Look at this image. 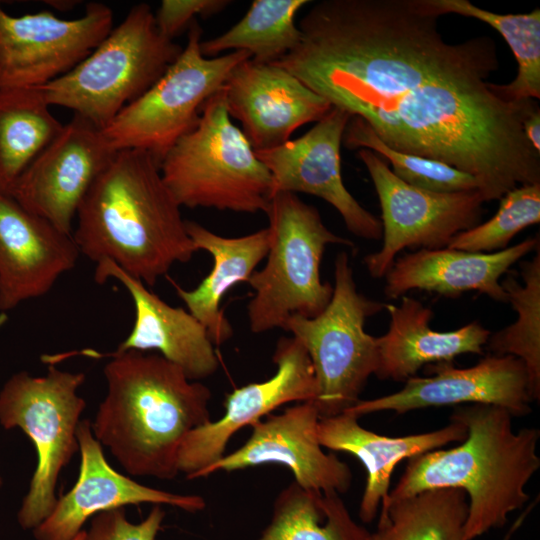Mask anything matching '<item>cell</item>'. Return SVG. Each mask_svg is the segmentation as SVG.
Listing matches in <instances>:
<instances>
[{"instance_id": "cb8c5ba5", "label": "cell", "mask_w": 540, "mask_h": 540, "mask_svg": "<svg viewBox=\"0 0 540 540\" xmlns=\"http://www.w3.org/2000/svg\"><path fill=\"white\" fill-rule=\"evenodd\" d=\"M388 331L376 337L378 365L374 375L381 380L405 382L431 363L449 362L466 353L483 354L490 331L473 321L453 331L430 327L433 311L419 300L402 296L400 305L386 304Z\"/></svg>"}, {"instance_id": "f1b7e54d", "label": "cell", "mask_w": 540, "mask_h": 540, "mask_svg": "<svg viewBox=\"0 0 540 540\" xmlns=\"http://www.w3.org/2000/svg\"><path fill=\"white\" fill-rule=\"evenodd\" d=\"M308 0H255L244 17L225 33L201 41V52L216 56L228 50L246 51L259 63H274L292 51L301 32L295 24Z\"/></svg>"}, {"instance_id": "ffe728a7", "label": "cell", "mask_w": 540, "mask_h": 540, "mask_svg": "<svg viewBox=\"0 0 540 540\" xmlns=\"http://www.w3.org/2000/svg\"><path fill=\"white\" fill-rule=\"evenodd\" d=\"M80 255L72 234L0 193V310L45 295Z\"/></svg>"}, {"instance_id": "277c9868", "label": "cell", "mask_w": 540, "mask_h": 540, "mask_svg": "<svg viewBox=\"0 0 540 540\" xmlns=\"http://www.w3.org/2000/svg\"><path fill=\"white\" fill-rule=\"evenodd\" d=\"M511 413L500 406L467 404L450 419L463 423L467 436L460 445L436 449L408 459L389 499L429 489L460 488L468 498L464 540L501 528L508 515L529 500L525 486L538 471V428L515 432Z\"/></svg>"}, {"instance_id": "2e32d148", "label": "cell", "mask_w": 540, "mask_h": 540, "mask_svg": "<svg viewBox=\"0 0 540 540\" xmlns=\"http://www.w3.org/2000/svg\"><path fill=\"white\" fill-rule=\"evenodd\" d=\"M431 376H414L399 391L359 400L344 412L356 417L380 411L412 410L461 404H487L507 409L513 417L531 412L529 378L524 363L513 356L489 354L468 368L449 362L428 365Z\"/></svg>"}, {"instance_id": "8fae6325", "label": "cell", "mask_w": 540, "mask_h": 540, "mask_svg": "<svg viewBox=\"0 0 540 540\" xmlns=\"http://www.w3.org/2000/svg\"><path fill=\"white\" fill-rule=\"evenodd\" d=\"M357 156L368 170L381 207L382 247L364 257L371 277H384L405 248H445L455 235L481 223L484 200L478 190L420 189L395 176L375 152L361 148Z\"/></svg>"}, {"instance_id": "d6986e66", "label": "cell", "mask_w": 540, "mask_h": 540, "mask_svg": "<svg viewBox=\"0 0 540 540\" xmlns=\"http://www.w3.org/2000/svg\"><path fill=\"white\" fill-rule=\"evenodd\" d=\"M79 476L72 489L57 499L49 516L33 531L36 540H73L85 522L103 511L127 505H169L195 513L205 508L199 495H184L152 488L116 471L106 460L89 420L77 428Z\"/></svg>"}, {"instance_id": "83f0119b", "label": "cell", "mask_w": 540, "mask_h": 540, "mask_svg": "<svg viewBox=\"0 0 540 540\" xmlns=\"http://www.w3.org/2000/svg\"><path fill=\"white\" fill-rule=\"evenodd\" d=\"M468 498L460 488H437L388 499L370 540H464Z\"/></svg>"}, {"instance_id": "1f68e13d", "label": "cell", "mask_w": 540, "mask_h": 540, "mask_svg": "<svg viewBox=\"0 0 540 540\" xmlns=\"http://www.w3.org/2000/svg\"><path fill=\"white\" fill-rule=\"evenodd\" d=\"M348 149H369L392 167V172L402 181L428 191L451 193L478 190L477 180L443 162L403 153L386 146L371 127L360 117L349 120L343 136Z\"/></svg>"}, {"instance_id": "30bf717a", "label": "cell", "mask_w": 540, "mask_h": 540, "mask_svg": "<svg viewBox=\"0 0 540 540\" xmlns=\"http://www.w3.org/2000/svg\"><path fill=\"white\" fill-rule=\"evenodd\" d=\"M188 28L187 43L176 60L102 129L114 150H144L160 165L175 143L197 126L204 102L223 88L238 64L251 58L246 51L206 58L199 23L194 20Z\"/></svg>"}, {"instance_id": "6da1fadb", "label": "cell", "mask_w": 540, "mask_h": 540, "mask_svg": "<svg viewBox=\"0 0 540 540\" xmlns=\"http://www.w3.org/2000/svg\"><path fill=\"white\" fill-rule=\"evenodd\" d=\"M440 17L427 0H322L274 64L362 118L389 148L472 175L484 202L540 183V153L522 128L536 100L500 95L489 81L495 41L450 43Z\"/></svg>"}, {"instance_id": "52a82bcc", "label": "cell", "mask_w": 540, "mask_h": 540, "mask_svg": "<svg viewBox=\"0 0 540 540\" xmlns=\"http://www.w3.org/2000/svg\"><path fill=\"white\" fill-rule=\"evenodd\" d=\"M181 51L159 32L150 5L140 3L78 65L39 88L50 106L70 109L103 129L144 94Z\"/></svg>"}, {"instance_id": "44dd1931", "label": "cell", "mask_w": 540, "mask_h": 540, "mask_svg": "<svg viewBox=\"0 0 540 540\" xmlns=\"http://www.w3.org/2000/svg\"><path fill=\"white\" fill-rule=\"evenodd\" d=\"M94 279L98 284L108 279L119 281L128 291L135 307V320L126 339L115 352L155 351L177 365L193 381L216 373L219 360L203 324L189 311L173 307L147 286L129 275L115 263H96Z\"/></svg>"}, {"instance_id": "9a60e30c", "label": "cell", "mask_w": 540, "mask_h": 540, "mask_svg": "<svg viewBox=\"0 0 540 540\" xmlns=\"http://www.w3.org/2000/svg\"><path fill=\"white\" fill-rule=\"evenodd\" d=\"M350 119L348 112L332 107L301 137L255 154L272 175L273 195L290 192L322 198L339 212L349 232L379 240L381 221L353 197L341 175L340 150Z\"/></svg>"}, {"instance_id": "d6a6232c", "label": "cell", "mask_w": 540, "mask_h": 540, "mask_svg": "<svg viewBox=\"0 0 540 540\" xmlns=\"http://www.w3.org/2000/svg\"><path fill=\"white\" fill-rule=\"evenodd\" d=\"M499 200L493 217L458 233L447 247L468 252H497L507 248L520 231L540 222V183L519 185Z\"/></svg>"}, {"instance_id": "5bb4252c", "label": "cell", "mask_w": 540, "mask_h": 540, "mask_svg": "<svg viewBox=\"0 0 540 540\" xmlns=\"http://www.w3.org/2000/svg\"><path fill=\"white\" fill-rule=\"evenodd\" d=\"M272 359L276 372L271 378L236 388L227 395L220 419L188 433L178 452L179 473L189 480L197 479L225 455L228 442L240 429L252 426L284 404L315 399L313 365L298 339L279 338Z\"/></svg>"}, {"instance_id": "9c48e42d", "label": "cell", "mask_w": 540, "mask_h": 540, "mask_svg": "<svg viewBox=\"0 0 540 540\" xmlns=\"http://www.w3.org/2000/svg\"><path fill=\"white\" fill-rule=\"evenodd\" d=\"M85 379L82 372L63 371L49 363L45 375L18 372L0 391V425L21 429L37 454L29 490L17 513L24 530H33L49 516L58 499L59 475L79 451L77 428L86 402L77 392Z\"/></svg>"}, {"instance_id": "603a6c76", "label": "cell", "mask_w": 540, "mask_h": 540, "mask_svg": "<svg viewBox=\"0 0 540 540\" xmlns=\"http://www.w3.org/2000/svg\"><path fill=\"white\" fill-rule=\"evenodd\" d=\"M358 419L348 412L320 418L317 438L322 447L352 454L364 465L367 478L359 506L364 523L372 522L388 501L391 475L400 461L462 442L467 436L466 426L452 419L438 430L400 437L379 435L362 427Z\"/></svg>"}, {"instance_id": "7402d4cb", "label": "cell", "mask_w": 540, "mask_h": 540, "mask_svg": "<svg viewBox=\"0 0 540 540\" xmlns=\"http://www.w3.org/2000/svg\"><path fill=\"white\" fill-rule=\"evenodd\" d=\"M537 248L538 235L492 253L448 247L419 249L395 259L385 275L384 293L390 299H397L417 289L456 298L465 292L476 291L494 301L507 303L501 277Z\"/></svg>"}, {"instance_id": "d4e9b609", "label": "cell", "mask_w": 540, "mask_h": 540, "mask_svg": "<svg viewBox=\"0 0 540 540\" xmlns=\"http://www.w3.org/2000/svg\"><path fill=\"white\" fill-rule=\"evenodd\" d=\"M185 226L196 251L204 250L212 256L213 267L196 288L186 290L175 284V289L189 313L206 328L212 343L219 346L233 335L221 308L223 298L238 283L248 282L267 256L269 229L241 237H224L195 221L185 220Z\"/></svg>"}, {"instance_id": "e575fe53", "label": "cell", "mask_w": 540, "mask_h": 540, "mask_svg": "<svg viewBox=\"0 0 540 540\" xmlns=\"http://www.w3.org/2000/svg\"><path fill=\"white\" fill-rule=\"evenodd\" d=\"M230 4L228 0H163L155 16L159 32L173 40L196 16L209 17Z\"/></svg>"}, {"instance_id": "d590c367", "label": "cell", "mask_w": 540, "mask_h": 540, "mask_svg": "<svg viewBox=\"0 0 540 540\" xmlns=\"http://www.w3.org/2000/svg\"><path fill=\"white\" fill-rule=\"evenodd\" d=\"M523 133L531 146L540 153V108H536L524 120Z\"/></svg>"}, {"instance_id": "7c38bea8", "label": "cell", "mask_w": 540, "mask_h": 540, "mask_svg": "<svg viewBox=\"0 0 540 540\" xmlns=\"http://www.w3.org/2000/svg\"><path fill=\"white\" fill-rule=\"evenodd\" d=\"M113 28V12L91 2L85 14L61 19L50 11L12 16L0 2V88L39 87L72 70Z\"/></svg>"}, {"instance_id": "e0dca14e", "label": "cell", "mask_w": 540, "mask_h": 540, "mask_svg": "<svg viewBox=\"0 0 540 540\" xmlns=\"http://www.w3.org/2000/svg\"><path fill=\"white\" fill-rule=\"evenodd\" d=\"M319 419L313 401H305L260 420L251 426V435L240 448L211 464L198 478L279 464L288 467L294 482L306 490L345 493L351 486L352 472L336 455L323 451L317 438Z\"/></svg>"}, {"instance_id": "4dcf8cb0", "label": "cell", "mask_w": 540, "mask_h": 540, "mask_svg": "<svg viewBox=\"0 0 540 540\" xmlns=\"http://www.w3.org/2000/svg\"><path fill=\"white\" fill-rule=\"evenodd\" d=\"M440 15L456 14L478 19L495 29L510 47L518 65L508 84H495L509 101L540 98V9L528 13L498 14L468 0H427Z\"/></svg>"}, {"instance_id": "f546056e", "label": "cell", "mask_w": 540, "mask_h": 540, "mask_svg": "<svg viewBox=\"0 0 540 540\" xmlns=\"http://www.w3.org/2000/svg\"><path fill=\"white\" fill-rule=\"evenodd\" d=\"M520 282L508 271L500 282L517 320L490 333L485 347L492 355L520 359L527 370L532 401L540 399V251L520 263Z\"/></svg>"}, {"instance_id": "8d00e7d4", "label": "cell", "mask_w": 540, "mask_h": 540, "mask_svg": "<svg viewBox=\"0 0 540 540\" xmlns=\"http://www.w3.org/2000/svg\"><path fill=\"white\" fill-rule=\"evenodd\" d=\"M85 534H86V531L82 530L75 536L73 540H85Z\"/></svg>"}, {"instance_id": "484cf974", "label": "cell", "mask_w": 540, "mask_h": 540, "mask_svg": "<svg viewBox=\"0 0 540 540\" xmlns=\"http://www.w3.org/2000/svg\"><path fill=\"white\" fill-rule=\"evenodd\" d=\"M39 87L0 88V193L9 195L63 128Z\"/></svg>"}, {"instance_id": "4316f807", "label": "cell", "mask_w": 540, "mask_h": 540, "mask_svg": "<svg viewBox=\"0 0 540 540\" xmlns=\"http://www.w3.org/2000/svg\"><path fill=\"white\" fill-rule=\"evenodd\" d=\"M337 492H313L292 482L273 504L269 524L257 540H370Z\"/></svg>"}, {"instance_id": "5b68a950", "label": "cell", "mask_w": 540, "mask_h": 540, "mask_svg": "<svg viewBox=\"0 0 540 540\" xmlns=\"http://www.w3.org/2000/svg\"><path fill=\"white\" fill-rule=\"evenodd\" d=\"M160 171L180 207L266 213L273 196L272 175L232 123L223 88L204 102L197 126L168 151Z\"/></svg>"}, {"instance_id": "ba28073f", "label": "cell", "mask_w": 540, "mask_h": 540, "mask_svg": "<svg viewBox=\"0 0 540 540\" xmlns=\"http://www.w3.org/2000/svg\"><path fill=\"white\" fill-rule=\"evenodd\" d=\"M357 290L348 254L334 262L333 294L316 317L291 316L283 329L306 349L316 379L313 403L320 418L343 413L360 400L378 365L376 337L365 329L366 320L385 309Z\"/></svg>"}, {"instance_id": "3957f363", "label": "cell", "mask_w": 540, "mask_h": 540, "mask_svg": "<svg viewBox=\"0 0 540 540\" xmlns=\"http://www.w3.org/2000/svg\"><path fill=\"white\" fill-rule=\"evenodd\" d=\"M107 392L91 429L127 473L174 479L178 452L192 430L211 421L210 389L153 352H112Z\"/></svg>"}, {"instance_id": "7a4b0ae2", "label": "cell", "mask_w": 540, "mask_h": 540, "mask_svg": "<svg viewBox=\"0 0 540 540\" xmlns=\"http://www.w3.org/2000/svg\"><path fill=\"white\" fill-rule=\"evenodd\" d=\"M180 208L150 153L119 150L81 202L72 236L91 261H111L153 286L196 252Z\"/></svg>"}, {"instance_id": "4fadbf2b", "label": "cell", "mask_w": 540, "mask_h": 540, "mask_svg": "<svg viewBox=\"0 0 540 540\" xmlns=\"http://www.w3.org/2000/svg\"><path fill=\"white\" fill-rule=\"evenodd\" d=\"M116 152L101 128L74 114L9 195L28 211L72 234L81 202Z\"/></svg>"}, {"instance_id": "8992f818", "label": "cell", "mask_w": 540, "mask_h": 540, "mask_svg": "<svg viewBox=\"0 0 540 540\" xmlns=\"http://www.w3.org/2000/svg\"><path fill=\"white\" fill-rule=\"evenodd\" d=\"M265 214L270 233L267 262L247 282L254 290L247 315L256 334L283 329L294 315H319L333 294V286L320 275L325 248L329 244L353 246L331 232L319 211L294 193L276 192Z\"/></svg>"}, {"instance_id": "836d02e7", "label": "cell", "mask_w": 540, "mask_h": 540, "mask_svg": "<svg viewBox=\"0 0 540 540\" xmlns=\"http://www.w3.org/2000/svg\"><path fill=\"white\" fill-rule=\"evenodd\" d=\"M164 517L161 505H154L146 518L136 524L127 519L123 508L103 511L91 518L85 540H155Z\"/></svg>"}, {"instance_id": "74e56055", "label": "cell", "mask_w": 540, "mask_h": 540, "mask_svg": "<svg viewBox=\"0 0 540 540\" xmlns=\"http://www.w3.org/2000/svg\"><path fill=\"white\" fill-rule=\"evenodd\" d=\"M2 483H3V482H2V478H1V476H0V487L2 486Z\"/></svg>"}, {"instance_id": "ac0fdd59", "label": "cell", "mask_w": 540, "mask_h": 540, "mask_svg": "<svg viewBox=\"0 0 540 540\" xmlns=\"http://www.w3.org/2000/svg\"><path fill=\"white\" fill-rule=\"evenodd\" d=\"M229 115L239 120L254 151L289 141L300 126L318 122L332 108L288 70L247 59L223 86Z\"/></svg>"}]
</instances>
